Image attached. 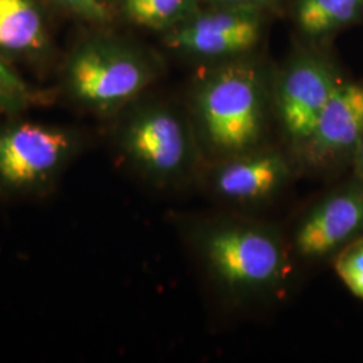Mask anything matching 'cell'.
I'll list each match as a JSON object with an SVG mask.
<instances>
[{
  "label": "cell",
  "mask_w": 363,
  "mask_h": 363,
  "mask_svg": "<svg viewBox=\"0 0 363 363\" xmlns=\"http://www.w3.org/2000/svg\"><path fill=\"white\" fill-rule=\"evenodd\" d=\"M177 229L218 298L234 310L286 298L298 265L284 229L233 210L186 214Z\"/></svg>",
  "instance_id": "6da1fadb"
},
{
  "label": "cell",
  "mask_w": 363,
  "mask_h": 363,
  "mask_svg": "<svg viewBox=\"0 0 363 363\" xmlns=\"http://www.w3.org/2000/svg\"><path fill=\"white\" fill-rule=\"evenodd\" d=\"M273 72L247 55L205 65L187 100L205 163L272 143Z\"/></svg>",
  "instance_id": "7a4b0ae2"
},
{
  "label": "cell",
  "mask_w": 363,
  "mask_h": 363,
  "mask_svg": "<svg viewBox=\"0 0 363 363\" xmlns=\"http://www.w3.org/2000/svg\"><path fill=\"white\" fill-rule=\"evenodd\" d=\"M115 130L120 160L160 191L196 186L205 164L187 109L164 101H135Z\"/></svg>",
  "instance_id": "3957f363"
},
{
  "label": "cell",
  "mask_w": 363,
  "mask_h": 363,
  "mask_svg": "<svg viewBox=\"0 0 363 363\" xmlns=\"http://www.w3.org/2000/svg\"><path fill=\"white\" fill-rule=\"evenodd\" d=\"M160 72L162 66L152 54L120 39L97 37L72 52L64 85L81 108L112 116L138 101Z\"/></svg>",
  "instance_id": "277c9868"
},
{
  "label": "cell",
  "mask_w": 363,
  "mask_h": 363,
  "mask_svg": "<svg viewBox=\"0 0 363 363\" xmlns=\"http://www.w3.org/2000/svg\"><path fill=\"white\" fill-rule=\"evenodd\" d=\"M74 130L35 121L0 125V195L34 198L49 194L79 155Z\"/></svg>",
  "instance_id": "5b68a950"
},
{
  "label": "cell",
  "mask_w": 363,
  "mask_h": 363,
  "mask_svg": "<svg viewBox=\"0 0 363 363\" xmlns=\"http://www.w3.org/2000/svg\"><path fill=\"white\" fill-rule=\"evenodd\" d=\"M346 79L325 46L298 48L273 72V123L280 142L295 159L330 97Z\"/></svg>",
  "instance_id": "8992f818"
},
{
  "label": "cell",
  "mask_w": 363,
  "mask_h": 363,
  "mask_svg": "<svg viewBox=\"0 0 363 363\" xmlns=\"http://www.w3.org/2000/svg\"><path fill=\"white\" fill-rule=\"evenodd\" d=\"M284 230L298 267L331 264L363 237V182L350 171L347 178L313 198Z\"/></svg>",
  "instance_id": "52a82bcc"
},
{
  "label": "cell",
  "mask_w": 363,
  "mask_h": 363,
  "mask_svg": "<svg viewBox=\"0 0 363 363\" xmlns=\"http://www.w3.org/2000/svg\"><path fill=\"white\" fill-rule=\"evenodd\" d=\"M300 175L292 155L280 143L205 163L196 186L228 210L249 213L273 203Z\"/></svg>",
  "instance_id": "ba28073f"
},
{
  "label": "cell",
  "mask_w": 363,
  "mask_h": 363,
  "mask_svg": "<svg viewBox=\"0 0 363 363\" xmlns=\"http://www.w3.org/2000/svg\"><path fill=\"white\" fill-rule=\"evenodd\" d=\"M264 28L262 10L211 6L167 31L164 45L184 58L213 65L252 55Z\"/></svg>",
  "instance_id": "9c48e42d"
},
{
  "label": "cell",
  "mask_w": 363,
  "mask_h": 363,
  "mask_svg": "<svg viewBox=\"0 0 363 363\" xmlns=\"http://www.w3.org/2000/svg\"><path fill=\"white\" fill-rule=\"evenodd\" d=\"M363 139V79L346 78L322 111L295 162L300 174L350 169Z\"/></svg>",
  "instance_id": "30bf717a"
},
{
  "label": "cell",
  "mask_w": 363,
  "mask_h": 363,
  "mask_svg": "<svg viewBox=\"0 0 363 363\" xmlns=\"http://www.w3.org/2000/svg\"><path fill=\"white\" fill-rule=\"evenodd\" d=\"M294 18L311 45L325 46L335 34L363 22V0H295Z\"/></svg>",
  "instance_id": "8fae6325"
},
{
  "label": "cell",
  "mask_w": 363,
  "mask_h": 363,
  "mask_svg": "<svg viewBox=\"0 0 363 363\" xmlns=\"http://www.w3.org/2000/svg\"><path fill=\"white\" fill-rule=\"evenodd\" d=\"M46 42L45 22L34 0H0V54H35Z\"/></svg>",
  "instance_id": "7c38bea8"
},
{
  "label": "cell",
  "mask_w": 363,
  "mask_h": 363,
  "mask_svg": "<svg viewBox=\"0 0 363 363\" xmlns=\"http://www.w3.org/2000/svg\"><path fill=\"white\" fill-rule=\"evenodd\" d=\"M118 10L136 26L167 33L198 10L201 0H113Z\"/></svg>",
  "instance_id": "4fadbf2b"
},
{
  "label": "cell",
  "mask_w": 363,
  "mask_h": 363,
  "mask_svg": "<svg viewBox=\"0 0 363 363\" xmlns=\"http://www.w3.org/2000/svg\"><path fill=\"white\" fill-rule=\"evenodd\" d=\"M331 265L351 295L363 301V237L345 247Z\"/></svg>",
  "instance_id": "5bb4252c"
},
{
  "label": "cell",
  "mask_w": 363,
  "mask_h": 363,
  "mask_svg": "<svg viewBox=\"0 0 363 363\" xmlns=\"http://www.w3.org/2000/svg\"><path fill=\"white\" fill-rule=\"evenodd\" d=\"M33 100L34 96L26 82L0 61V112L18 115L27 109Z\"/></svg>",
  "instance_id": "9a60e30c"
},
{
  "label": "cell",
  "mask_w": 363,
  "mask_h": 363,
  "mask_svg": "<svg viewBox=\"0 0 363 363\" xmlns=\"http://www.w3.org/2000/svg\"><path fill=\"white\" fill-rule=\"evenodd\" d=\"M67 10L91 22H106L109 9L100 0H55Z\"/></svg>",
  "instance_id": "2e32d148"
},
{
  "label": "cell",
  "mask_w": 363,
  "mask_h": 363,
  "mask_svg": "<svg viewBox=\"0 0 363 363\" xmlns=\"http://www.w3.org/2000/svg\"><path fill=\"white\" fill-rule=\"evenodd\" d=\"M211 6L218 7H247L257 9L262 11H271L279 3V0H206Z\"/></svg>",
  "instance_id": "e0dca14e"
},
{
  "label": "cell",
  "mask_w": 363,
  "mask_h": 363,
  "mask_svg": "<svg viewBox=\"0 0 363 363\" xmlns=\"http://www.w3.org/2000/svg\"><path fill=\"white\" fill-rule=\"evenodd\" d=\"M350 171L363 182V139L361 144H359V147H358L357 154L354 156Z\"/></svg>",
  "instance_id": "ac0fdd59"
},
{
  "label": "cell",
  "mask_w": 363,
  "mask_h": 363,
  "mask_svg": "<svg viewBox=\"0 0 363 363\" xmlns=\"http://www.w3.org/2000/svg\"><path fill=\"white\" fill-rule=\"evenodd\" d=\"M100 1H103L104 4H106V6H108V3H111V1H113V0H100Z\"/></svg>",
  "instance_id": "d6986e66"
}]
</instances>
